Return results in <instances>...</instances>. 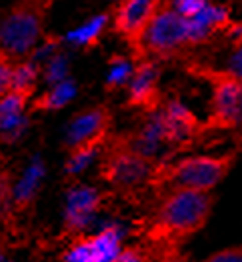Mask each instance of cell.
Masks as SVG:
<instances>
[{
  "label": "cell",
  "mask_w": 242,
  "mask_h": 262,
  "mask_svg": "<svg viewBox=\"0 0 242 262\" xmlns=\"http://www.w3.org/2000/svg\"><path fill=\"white\" fill-rule=\"evenodd\" d=\"M16 58H12L8 52L0 50V98L10 92L12 88V68H14Z\"/></svg>",
  "instance_id": "cell-17"
},
{
  "label": "cell",
  "mask_w": 242,
  "mask_h": 262,
  "mask_svg": "<svg viewBox=\"0 0 242 262\" xmlns=\"http://www.w3.org/2000/svg\"><path fill=\"white\" fill-rule=\"evenodd\" d=\"M232 26H234V22L226 8L216 6V4H206L200 14H196L194 18H188L190 44L192 46L206 44L216 32H226Z\"/></svg>",
  "instance_id": "cell-12"
},
{
  "label": "cell",
  "mask_w": 242,
  "mask_h": 262,
  "mask_svg": "<svg viewBox=\"0 0 242 262\" xmlns=\"http://www.w3.org/2000/svg\"><path fill=\"white\" fill-rule=\"evenodd\" d=\"M156 158L134 150L122 134L110 136L102 148L98 176L120 192H132L138 186H146L156 166Z\"/></svg>",
  "instance_id": "cell-5"
},
{
  "label": "cell",
  "mask_w": 242,
  "mask_h": 262,
  "mask_svg": "<svg viewBox=\"0 0 242 262\" xmlns=\"http://www.w3.org/2000/svg\"><path fill=\"white\" fill-rule=\"evenodd\" d=\"M56 0H14L0 16V50L26 58L42 42L46 20Z\"/></svg>",
  "instance_id": "cell-3"
},
{
  "label": "cell",
  "mask_w": 242,
  "mask_h": 262,
  "mask_svg": "<svg viewBox=\"0 0 242 262\" xmlns=\"http://www.w3.org/2000/svg\"><path fill=\"white\" fill-rule=\"evenodd\" d=\"M112 110L108 104H92L88 108L76 112L64 134V148H76L80 144H90V142H106L112 130Z\"/></svg>",
  "instance_id": "cell-8"
},
{
  "label": "cell",
  "mask_w": 242,
  "mask_h": 262,
  "mask_svg": "<svg viewBox=\"0 0 242 262\" xmlns=\"http://www.w3.org/2000/svg\"><path fill=\"white\" fill-rule=\"evenodd\" d=\"M184 70L212 88L208 118L204 120L206 132L232 130L242 118V78L228 68H214L200 62H188Z\"/></svg>",
  "instance_id": "cell-4"
},
{
  "label": "cell",
  "mask_w": 242,
  "mask_h": 262,
  "mask_svg": "<svg viewBox=\"0 0 242 262\" xmlns=\"http://www.w3.org/2000/svg\"><path fill=\"white\" fill-rule=\"evenodd\" d=\"M110 22V14L108 12H102L98 16H94L90 22H86L84 26H78L76 30H72L70 34H66V38L72 44L84 48V50H90L94 48L96 44L100 42V36L106 28V24Z\"/></svg>",
  "instance_id": "cell-14"
},
{
  "label": "cell",
  "mask_w": 242,
  "mask_h": 262,
  "mask_svg": "<svg viewBox=\"0 0 242 262\" xmlns=\"http://www.w3.org/2000/svg\"><path fill=\"white\" fill-rule=\"evenodd\" d=\"M230 132H232L230 136H232L234 148H236L238 152H242V118H240V122H238V124H236V126H234V128H232Z\"/></svg>",
  "instance_id": "cell-21"
},
{
  "label": "cell",
  "mask_w": 242,
  "mask_h": 262,
  "mask_svg": "<svg viewBox=\"0 0 242 262\" xmlns=\"http://www.w3.org/2000/svg\"><path fill=\"white\" fill-rule=\"evenodd\" d=\"M162 0H120L112 12V30L126 42L130 58L142 60V40L146 28L150 26L156 12L160 10Z\"/></svg>",
  "instance_id": "cell-7"
},
{
  "label": "cell",
  "mask_w": 242,
  "mask_h": 262,
  "mask_svg": "<svg viewBox=\"0 0 242 262\" xmlns=\"http://www.w3.org/2000/svg\"><path fill=\"white\" fill-rule=\"evenodd\" d=\"M190 32H188V18L180 16L172 4L162 2L160 10L156 12L150 26L146 28L142 52L144 58L154 60H170L180 52L190 48Z\"/></svg>",
  "instance_id": "cell-6"
},
{
  "label": "cell",
  "mask_w": 242,
  "mask_h": 262,
  "mask_svg": "<svg viewBox=\"0 0 242 262\" xmlns=\"http://www.w3.org/2000/svg\"><path fill=\"white\" fill-rule=\"evenodd\" d=\"M216 196L212 190L178 188L162 194L146 226L150 258H176L182 242L198 234L212 214Z\"/></svg>",
  "instance_id": "cell-1"
},
{
  "label": "cell",
  "mask_w": 242,
  "mask_h": 262,
  "mask_svg": "<svg viewBox=\"0 0 242 262\" xmlns=\"http://www.w3.org/2000/svg\"><path fill=\"white\" fill-rule=\"evenodd\" d=\"M208 262H242V246H228L208 254Z\"/></svg>",
  "instance_id": "cell-19"
},
{
  "label": "cell",
  "mask_w": 242,
  "mask_h": 262,
  "mask_svg": "<svg viewBox=\"0 0 242 262\" xmlns=\"http://www.w3.org/2000/svg\"><path fill=\"white\" fill-rule=\"evenodd\" d=\"M102 194L90 186H76L68 192L64 210V232L70 236H80L92 216L98 212Z\"/></svg>",
  "instance_id": "cell-11"
},
{
  "label": "cell",
  "mask_w": 242,
  "mask_h": 262,
  "mask_svg": "<svg viewBox=\"0 0 242 262\" xmlns=\"http://www.w3.org/2000/svg\"><path fill=\"white\" fill-rule=\"evenodd\" d=\"M238 158V150L222 154H196L172 162H156L146 186L156 192H170L178 188L214 190L230 174Z\"/></svg>",
  "instance_id": "cell-2"
},
{
  "label": "cell",
  "mask_w": 242,
  "mask_h": 262,
  "mask_svg": "<svg viewBox=\"0 0 242 262\" xmlns=\"http://www.w3.org/2000/svg\"><path fill=\"white\" fill-rule=\"evenodd\" d=\"M38 72H40V68L34 62V58H30V56L18 58L12 68V88L10 90H18V92L34 96Z\"/></svg>",
  "instance_id": "cell-15"
},
{
  "label": "cell",
  "mask_w": 242,
  "mask_h": 262,
  "mask_svg": "<svg viewBox=\"0 0 242 262\" xmlns=\"http://www.w3.org/2000/svg\"><path fill=\"white\" fill-rule=\"evenodd\" d=\"M120 230L108 226L92 236H76L62 254L68 262H110L120 252Z\"/></svg>",
  "instance_id": "cell-10"
},
{
  "label": "cell",
  "mask_w": 242,
  "mask_h": 262,
  "mask_svg": "<svg viewBox=\"0 0 242 262\" xmlns=\"http://www.w3.org/2000/svg\"><path fill=\"white\" fill-rule=\"evenodd\" d=\"M76 94V84L74 80H60L56 82L52 88H48L46 92H42L40 96H32L28 110L34 114L38 112H50V110H60L62 106H66Z\"/></svg>",
  "instance_id": "cell-13"
},
{
  "label": "cell",
  "mask_w": 242,
  "mask_h": 262,
  "mask_svg": "<svg viewBox=\"0 0 242 262\" xmlns=\"http://www.w3.org/2000/svg\"><path fill=\"white\" fill-rule=\"evenodd\" d=\"M224 68H228L232 74H236L238 78H242V44H238V46L232 50V54L228 56Z\"/></svg>",
  "instance_id": "cell-20"
},
{
  "label": "cell",
  "mask_w": 242,
  "mask_h": 262,
  "mask_svg": "<svg viewBox=\"0 0 242 262\" xmlns=\"http://www.w3.org/2000/svg\"><path fill=\"white\" fill-rule=\"evenodd\" d=\"M158 78H160L158 60L148 58V56L142 60H136L130 80L126 84L128 88L126 106L142 110L146 114L160 108L162 96H160V88H158Z\"/></svg>",
  "instance_id": "cell-9"
},
{
  "label": "cell",
  "mask_w": 242,
  "mask_h": 262,
  "mask_svg": "<svg viewBox=\"0 0 242 262\" xmlns=\"http://www.w3.org/2000/svg\"><path fill=\"white\" fill-rule=\"evenodd\" d=\"M134 60L126 56H114L110 58V70L106 78V90H116L120 86H126L134 70Z\"/></svg>",
  "instance_id": "cell-16"
},
{
  "label": "cell",
  "mask_w": 242,
  "mask_h": 262,
  "mask_svg": "<svg viewBox=\"0 0 242 262\" xmlns=\"http://www.w3.org/2000/svg\"><path fill=\"white\" fill-rule=\"evenodd\" d=\"M4 258H6V254H4L2 250H0V260H4Z\"/></svg>",
  "instance_id": "cell-22"
},
{
  "label": "cell",
  "mask_w": 242,
  "mask_h": 262,
  "mask_svg": "<svg viewBox=\"0 0 242 262\" xmlns=\"http://www.w3.org/2000/svg\"><path fill=\"white\" fill-rule=\"evenodd\" d=\"M208 2L206 0H174L172 6L176 8V12L184 18H194L196 14H200L204 10Z\"/></svg>",
  "instance_id": "cell-18"
}]
</instances>
